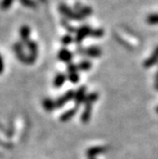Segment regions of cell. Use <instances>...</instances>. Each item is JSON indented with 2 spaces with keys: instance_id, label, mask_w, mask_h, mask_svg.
Masks as SVG:
<instances>
[{
  "instance_id": "cell-1",
  "label": "cell",
  "mask_w": 158,
  "mask_h": 159,
  "mask_svg": "<svg viewBox=\"0 0 158 159\" xmlns=\"http://www.w3.org/2000/svg\"><path fill=\"white\" fill-rule=\"evenodd\" d=\"M59 11L62 15L65 16L66 19L71 20V21H83L85 19V16H83L82 15H80L79 12L75 11L71 7H69L67 4H60L59 6Z\"/></svg>"
},
{
  "instance_id": "cell-2",
  "label": "cell",
  "mask_w": 158,
  "mask_h": 159,
  "mask_svg": "<svg viewBox=\"0 0 158 159\" xmlns=\"http://www.w3.org/2000/svg\"><path fill=\"white\" fill-rule=\"evenodd\" d=\"M102 49H101L100 46H89V47H80L78 46L76 48V53H78L80 56H84V57H100L102 56Z\"/></svg>"
},
{
  "instance_id": "cell-3",
  "label": "cell",
  "mask_w": 158,
  "mask_h": 159,
  "mask_svg": "<svg viewBox=\"0 0 158 159\" xmlns=\"http://www.w3.org/2000/svg\"><path fill=\"white\" fill-rule=\"evenodd\" d=\"M92 29H93L92 27L88 25H82V26H80L79 28H77L76 36H75V38H74V41H75L77 44H80L87 36L90 35Z\"/></svg>"
},
{
  "instance_id": "cell-4",
  "label": "cell",
  "mask_w": 158,
  "mask_h": 159,
  "mask_svg": "<svg viewBox=\"0 0 158 159\" xmlns=\"http://www.w3.org/2000/svg\"><path fill=\"white\" fill-rule=\"evenodd\" d=\"M13 52L16 53V57H18L19 61H21L22 63L27 64L29 65V57L28 55H26L25 52H24V43L22 41H18L13 44Z\"/></svg>"
},
{
  "instance_id": "cell-5",
  "label": "cell",
  "mask_w": 158,
  "mask_h": 159,
  "mask_svg": "<svg viewBox=\"0 0 158 159\" xmlns=\"http://www.w3.org/2000/svg\"><path fill=\"white\" fill-rule=\"evenodd\" d=\"M26 44H27V48L29 50V53H28L29 65H32V64L35 63L37 56H38V45H37V43L35 41H33V40H30Z\"/></svg>"
},
{
  "instance_id": "cell-6",
  "label": "cell",
  "mask_w": 158,
  "mask_h": 159,
  "mask_svg": "<svg viewBox=\"0 0 158 159\" xmlns=\"http://www.w3.org/2000/svg\"><path fill=\"white\" fill-rule=\"evenodd\" d=\"M74 96H75V91L74 90H68L66 93H64L63 96L58 98L55 103H56V109H60V108L64 107L67 103H69L70 101L74 100Z\"/></svg>"
},
{
  "instance_id": "cell-7",
  "label": "cell",
  "mask_w": 158,
  "mask_h": 159,
  "mask_svg": "<svg viewBox=\"0 0 158 159\" xmlns=\"http://www.w3.org/2000/svg\"><path fill=\"white\" fill-rule=\"evenodd\" d=\"M86 86L82 85L80 86L78 89L75 91V96H74V102H75L76 107H78L79 105L84 103L85 98H86Z\"/></svg>"
},
{
  "instance_id": "cell-8",
  "label": "cell",
  "mask_w": 158,
  "mask_h": 159,
  "mask_svg": "<svg viewBox=\"0 0 158 159\" xmlns=\"http://www.w3.org/2000/svg\"><path fill=\"white\" fill-rule=\"evenodd\" d=\"M108 150V148L105 146H95L90 147L86 150V156L88 158H96V156H99L101 154H104Z\"/></svg>"
},
{
  "instance_id": "cell-9",
  "label": "cell",
  "mask_w": 158,
  "mask_h": 159,
  "mask_svg": "<svg viewBox=\"0 0 158 159\" xmlns=\"http://www.w3.org/2000/svg\"><path fill=\"white\" fill-rule=\"evenodd\" d=\"M156 64H158V45L155 47V49L153 50V52L151 53V56L144 61V68H151V67L155 66Z\"/></svg>"
},
{
  "instance_id": "cell-10",
  "label": "cell",
  "mask_w": 158,
  "mask_h": 159,
  "mask_svg": "<svg viewBox=\"0 0 158 159\" xmlns=\"http://www.w3.org/2000/svg\"><path fill=\"white\" fill-rule=\"evenodd\" d=\"M58 57L60 61H62V62L64 63H72V60H73V53L70 52V50L68 48H66V47H63V48H61L59 50L58 52Z\"/></svg>"
},
{
  "instance_id": "cell-11",
  "label": "cell",
  "mask_w": 158,
  "mask_h": 159,
  "mask_svg": "<svg viewBox=\"0 0 158 159\" xmlns=\"http://www.w3.org/2000/svg\"><path fill=\"white\" fill-rule=\"evenodd\" d=\"M92 111H93V105L90 104H84V108L80 116V120L83 124H87L92 118Z\"/></svg>"
},
{
  "instance_id": "cell-12",
  "label": "cell",
  "mask_w": 158,
  "mask_h": 159,
  "mask_svg": "<svg viewBox=\"0 0 158 159\" xmlns=\"http://www.w3.org/2000/svg\"><path fill=\"white\" fill-rule=\"evenodd\" d=\"M74 11L79 12L80 15H82L83 16H92L93 13V8L90 6H86L83 4H80V3H76L75 6H74Z\"/></svg>"
},
{
  "instance_id": "cell-13",
  "label": "cell",
  "mask_w": 158,
  "mask_h": 159,
  "mask_svg": "<svg viewBox=\"0 0 158 159\" xmlns=\"http://www.w3.org/2000/svg\"><path fill=\"white\" fill-rule=\"evenodd\" d=\"M30 34H31V29L28 25H24L20 29V37L23 43H28L30 41Z\"/></svg>"
},
{
  "instance_id": "cell-14",
  "label": "cell",
  "mask_w": 158,
  "mask_h": 159,
  "mask_svg": "<svg viewBox=\"0 0 158 159\" xmlns=\"http://www.w3.org/2000/svg\"><path fill=\"white\" fill-rule=\"evenodd\" d=\"M77 113V107L75 108H71V109L67 110L66 112H64L61 116H60V120L62 122H68L69 120H71L72 118L75 116Z\"/></svg>"
},
{
  "instance_id": "cell-15",
  "label": "cell",
  "mask_w": 158,
  "mask_h": 159,
  "mask_svg": "<svg viewBox=\"0 0 158 159\" xmlns=\"http://www.w3.org/2000/svg\"><path fill=\"white\" fill-rule=\"evenodd\" d=\"M67 79H68V78H67L66 74L58 73L55 76V79H53V86H55V87H61L63 84L66 82Z\"/></svg>"
},
{
  "instance_id": "cell-16",
  "label": "cell",
  "mask_w": 158,
  "mask_h": 159,
  "mask_svg": "<svg viewBox=\"0 0 158 159\" xmlns=\"http://www.w3.org/2000/svg\"><path fill=\"white\" fill-rule=\"evenodd\" d=\"M42 106L46 111H47V112H50V111H52L53 109H56L55 101L49 99V98H46V99H44L42 101Z\"/></svg>"
},
{
  "instance_id": "cell-17",
  "label": "cell",
  "mask_w": 158,
  "mask_h": 159,
  "mask_svg": "<svg viewBox=\"0 0 158 159\" xmlns=\"http://www.w3.org/2000/svg\"><path fill=\"white\" fill-rule=\"evenodd\" d=\"M77 67H78L79 71H88L92 69L93 64L89 60H82L77 64Z\"/></svg>"
},
{
  "instance_id": "cell-18",
  "label": "cell",
  "mask_w": 158,
  "mask_h": 159,
  "mask_svg": "<svg viewBox=\"0 0 158 159\" xmlns=\"http://www.w3.org/2000/svg\"><path fill=\"white\" fill-rule=\"evenodd\" d=\"M19 2L21 3L23 6L28 7V8L36 9L38 7V3H37L36 0H19Z\"/></svg>"
},
{
  "instance_id": "cell-19",
  "label": "cell",
  "mask_w": 158,
  "mask_h": 159,
  "mask_svg": "<svg viewBox=\"0 0 158 159\" xmlns=\"http://www.w3.org/2000/svg\"><path fill=\"white\" fill-rule=\"evenodd\" d=\"M99 100V93L93 91V93H90L89 94H87L86 98H85V101H84V104H90L93 105L95 102Z\"/></svg>"
},
{
  "instance_id": "cell-20",
  "label": "cell",
  "mask_w": 158,
  "mask_h": 159,
  "mask_svg": "<svg viewBox=\"0 0 158 159\" xmlns=\"http://www.w3.org/2000/svg\"><path fill=\"white\" fill-rule=\"evenodd\" d=\"M67 78L73 84H76L79 82V74L78 72H68L67 74Z\"/></svg>"
},
{
  "instance_id": "cell-21",
  "label": "cell",
  "mask_w": 158,
  "mask_h": 159,
  "mask_svg": "<svg viewBox=\"0 0 158 159\" xmlns=\"http://www.w3.org/2000/svg\"><path fill=\"white\" fill-rule=\"evenodd\" d=\"M146 21L150 25H158V13H150L146 18Z\"/></svg>"
},
{
  "instance_id": "cell-22",
  "label": "cell",
  "mask_w": 158,
  "mask_h": 159,
  "mask_svg": "<svg viewBox=\"0 0 158 159\" xmlns=\"http://www.w3.org/2000/svg\"><path fill=\"white\" fill-rule=\"evenodd\" d=\"M105 32L102 28H97V29H92V32H90V37H93V38H100V37H103Z\"/></svg>"
},
{
  "instance_id": "cell-23",
  "label": "cell",
  "mask_w": 158,
  "mask_h": 159,
  "mask_svg": "<svg viewBox=\"0 0 158 159\" xmlns=\"http://www.w3.org/2000/svg\"><path fill=\"white\" fill-rule=\"evenodd\" d=\"M74 41V38L73 37L70 35V34H66V35H64L62 38H61V42H62V44L63 45H69V44H71V43Z\"/></svg>"
},
{
  "instance_id": "cell-24",
  "label": "cell",
  "mask_w": 158,
  "mask_h": 159,
  "mask_svg": "<svg viewBox=\"0 0 158 159\" xmlns=\"http://www.w3.org/2000/svg\"><path fill=\"white\" fill-rule=\"evenodd\" d=\"M13 1H15V0H2L1 3H0V7H1V9H3V11H6V9L11 8Z\"/></svg>"
},
{
  "instance_id": "cell-25",
  "label": "cell",
  "mask_w": 158,
  "mask_h": 159,
  "mask_svg": "<svg viewBox=\"0 0 158 159\" xmlns=\"http://www.w3.org/2000/svg\"><path fill=\"white\" fill-rule=\"evenodd\" d=\"M62 24H63V26L65 27V28L67 29V31H68L69 33H76L77 28H75V27L71 26L67 21H64V20H63V21H62Z\"/></svg>"
},
{
  "instance_id": "cell-26",
  "label": "cell",
  "mask_w": 158,
  "mask_h": 159,
  "mask_svg": "<svg viewBox=\"0 0 158 159\" xmlns=\"http://www.w3.org/2000/svg\"><path fill=\"white\" fill-rule=\"evenodd\" d=\"M3 71H4V62H3L2 57L0 55V74H2Z\"/></svg>"
},
{
  "instance_id": "cell-27",
  "label": "cell",
  "mask_w": 158,
  "mask_h": 159,
  "mask_svg": "<svg viewBox=\"0 0 158 159\" xmlns=\"http://www.w3.org/2000/svg\"><path fill=\"white\" fill-rule=\"evenodd\" d=\"M154 87L158 90V81H156V80H155V83H154Z\"/></svg>"
},
{
  "instance_id": "cell-28",
  "label": "cell",
  "mask_w": 158,
  "mask_h": 159,
  "mask_svg": "<svg viewBox=\"0 0 158 159\" xmlns=\"http://www.w3.org/2000/svg\"><path fill=\"white\" fill-rule=\"evenodd\" d=\"M155 79H156V81H158V72L156 73V75H155Z\"/></svg>"
},
{
  "instance_id": "cell-29",
  "label": "cell",
  "mask_w": 158,
  "mask_h": 159,
  "mask_svg": "<svg viewBox=\"0 0 158 159\" xmlns=\"http://www.w3.org/2000/svg\"><path fill=\"white\" fill-rule=\"evenodd\" d=\"M156 112H157V113H158V106H157V107H156Z\"/></svg>"
},
{
  "instance_id": "cell-30",
  "label": "cell",
  "mask_w": 158,
  "mask_h": 159,
  "mask_svg": "<svg viewBox=\"0 0 158 159\" xmlns=\"http://www.w3.org/2000/svg\"><path fill=\"white\" fill-rule=\"evenodd\" d=\"M88 159H97V158H88Z\"/></svg>"
}]
</instances>
